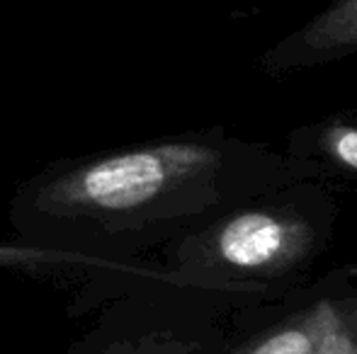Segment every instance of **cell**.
I'll return each instance as SVG.
<instances>
[{
	"label": "cell",
	"instance_id": "obj_7",
	"mask_svg": "<svg viewBox=\"0 0 357 354\" xmlns=\"http://www.w3.org/2000/svg\"><path fill=\"white\" fill-rule=\"evenodd\" d=\"M149 260H119L95 252L66 250V248L37 246L27 241L0 243V269L32 274H52V277H102V274H134L151 267Z\"/></svg>",
	"mask_w": 357,
	"mask_h": 354
},
{
	"label": "cell",
	"instance_id": "obj_4",
	"mask_svg": "<svg viewBox=\"0 0 357 354\" xmlns=\"http://www.w3.org/2000/svg\"><path fill=\"white\" fill-rule=\"evenodd\" d=\"M229 354H357V265L241 308Z\"/></svg>",
	"mask_w": 357,
	"mask_h": 354
},
{
	"label": "cell",
	"instance_id": "obj_3",
	"mask_svg": "<svg viewBox=\"0 0 357 354\" xmlns=\"http://www.w3.org/2000/svg\"><path fill=\"white\" fill-rule=\"evenodd\" d=\"M248 298L216 291L153 262L88 279L78 308H100L63 354H229Z\"/></svg>",
	"mask_w": 357,
	"mask_h": 354
},
{
	"label": "cell",
	"instance_id": "obj_1",
	"mask_svg": "<svg viewBox=\"0 0 357 354\" xmlns=\"http://www.w3.org/2000/svg\"><path fill=\"white\" fill-rule=\"evenodd\" d=\"M306 170L284 151L212 127L52 163L20 182L8 214L20 241L144 260Z\"/></svg>",
	"mask_w": 357,
	"mask_h": 354
},
{
	"label": "cell",
	"instance_id": "obj_6",
	"mask_svg": "<svg viewBox=\"0 0 357 354\" xmlns=\"http://www.w3.org/2000/svg\"><path fill=\"white\" fill-rule=\"evenodd\" d=\"M284 153L311 166L324 179L357 182V109H343L294 127L284 138Z\"/></svg>",
	"mask_w": 357,
	"mask_h": 354
},
{
	"label": "cell",
	"instance_id": "obj_5",
	"mask_svg": "<svg viewBox=\"0 0 357 354\" xmlns=\"http://www.w3.org/2000/svg\"><path fill=\"white\" fill-rule=\"evenodd\" d=\"M357 54V0H328L319 13L280 37L260 54V68L270 78L345 61Z\"/></svg>",
	"mask_w": 357,
	"mask_h": 354
},
{
	"label": "cell",
	"instance_id": "obj_2",
	"mask_svg": "<svg viewBox=\"0 0 357 354\" xmlns=\"http://www.w3.org/2000/svg\"><path fill=\"white\" fill-rule=\"evenodd\" d=\"M340 204L328 179L299 172L160 248L170 272L248 301H278L316 277Z\"/></svg>",
	"mask_w": 357,
	"mask_h": 354
}]
</instances>
